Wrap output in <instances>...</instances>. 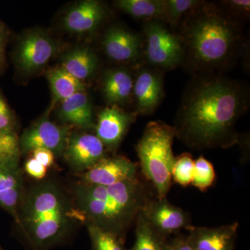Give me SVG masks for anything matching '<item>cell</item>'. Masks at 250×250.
Returning <instances> with one entry per match:
<instances>
[{
	"instance_id": "1",
	"label": "cell",
	"mask_w": 250,
	"mask_h": 250,
	"mask_svg": "<svg viewBox=\"0 0 250 250\" xmlns=\"http://www.w3.org/2000/svg\"><path fill=\"white\" fill-rule=\"evenodd\" d=\"M249 104L248 88L219 76L192 82L182 99L173 128L176 137L195 150L229 148L240 142L237 121Z\"/></svg>"
},
{
	"instance_id": "2",
	"label": "cell",
	"mask_w": 250,
	"mask_h": 250,
	"mask_svg": "<svg viewBox=\"0 0 250 250\" xmlns=\"http://www.w3.org/2000/svg\"><path fill=\"white\" fill-rule=\"evenodd\" d=\"M75 196L81 216L87 224L122 240L149 198L138 177L109 187L82 183L77 187Z\"/></svg>"
},
{
	"instance_id": "3",
	"label": "cell",
	"mask_w": 250,
	"mask_h": 250,
	"mask_svg": "<svg viewBox=\"0 0 250 250\" xmlns=\"http://www.w3.org/2000/svg\"><path fill=\"white\" fill-rule=\"evenodd\" d=\"M184 39L190 62L199 69L226 66L241 42L236 23L213 6L199 10L186 24Z\"/></svg>"
},
{
	"instance_id": "4",
	"label": "cell",
	"mask_w": 250,
	"mask_h": 250,
	"mask_svg": "<svg viewBox=\"0 0 250 250\" xmlns=\"http://www.w3.org/2000/svg\"><path fill=\"white\" fill-rule=\"evenodd\" d=\"M20 208L18 224L36 248L44 249L59 243L68 229L70 208L62 192L54 184L34 188Z\"/></svg>"
},
{
	"instance_id": "5",
	"label": "cell",
	"mask_w": 250,
	"mask_h": 250,
	"mask_svg": "<svg viewBox=\"0 0 250 250\" xmlns=\"http://www.w3.org/2000/svg\"><path fill=\"white\" fill-rule=\"evenodd\" d=\"M176 137L173 126L162 121L151 122L136 146L141 170L152 184L156 198H167L172 186L174 162L172 144Z\"/></svg>"
},
{
	"instance_id": "6",
	"label": "cell",
	"mask_w": 250,
	"mask_h": 250,
	"mask_svg": "<svg viewBox=\"0 0 250 250\" xmlns=\"http://www.w3.org/2000/svg\"><path fill=\"white\" fill-rule=\"evenodd\" d=\"M146 54L152 65L171 70L178 66L184 56L180 39L156 21L145 26Z\"/></svg>"
},
{
	"instance_id": "7",
	"label": "cell",
	"mask_w": 250,
	"mask_h": 250,
	"mask_svg": "<svg viewBox=\"0 0 250 250\" xmlns=\"http://www.w3.org/2000/svg\"><path fill=\"white\" fill-rule=\"evenodd\" d=\"M68 131V128L59 126L44 117L23 132L19 139L21 152L46 149L54 155L63 154L69 138Z\"/></svg>"
},
{
	"instance_id": "8",
	"label": "cell",
	"mask_w": 250,
	"mask_h": 250,
	"mask_svg": "<svg viewBox=\"0 0 250 250\" xmlns=\"http://www.w3.org/2000/svg\"><path fill=\"white\" fill-rule=\"evenodd\" d=\"M57 51L55 42L42 31H33L21 39L15 52L18 68L32 72L43 67Z\"/></svg>"
},
{
	"instance_id": "9",
	"label": "cell",
	"mask_w": 250,
	"mask_h": 250,
	"mask_svg": "<svg viewBox=\"0 0 250 250\" xmlns=\"http://www.w3.org/2000/svg\"><path fill=\"white\" fill-rule=\"evenodd\" d=\"M141 213L163 236L170 235L190 226L191 218L187 211L167 201V198H149Z\"/></svg>"
},
{
	"instance_id": "10",
	"label": "cell",
	"mask_w": 250,
	"mask_h": 250,
	"mask_svg": "<svg viewBox=\"0 0 250 250\" xmlns=\"http://www.w3.org/2000/svg\"><path fill=\"white\" fill-rule=\"evenodd\" d=\"M138 166L124 156L103 158L82 175V183L109 187L137 178Z\"/></svg>"
},
{
	"instance_id": "11",
	"label": "cell",
	"mask_w": 250,
	"mask_h": 250,
	"mask_svg": "<svg viewBox=\"0 0 250 250\" xmlns=\"http://www.w3.org/2000/svg\"><path fill=\"white\" fill-rule=\"evenodd\" d=\"M63 154L74 170L85 172L105 157V146L95 135H74L68 138Z\"/></svg>"
},
{
	"instance_id": "12",
	"label": "cell",
	"mask_w": 250,
	"mask_h": 250,
	"mask_svg": "<svg viewBox=\"0 0 250 250\" xmlns=\"http://www.w3.org/2000/svg\"><path fill=\"white\" fill-rule=\"evenodd\" d=\"M239 225L237 222L215 227H194L186 229L187 238L194 250H234Z\"/></svg>"
},
{
	"instance_id": "13",
	"label": "cell",
	"mask_w": 250,
	"mask_h": 250,
	"mask_svg": "<svg viewBox=\"0 0 250 250\" xmlns=\"http://www.w3.org/2000/svg\"><path fill=\"white\" fill-rule=\"evenodd\" d=\"M135 119L134 113L125 111L118 105H111L99 114L95 136L105 147L114 149L121 143Z\"/></svg>"
},
{
	"instance_id": "14",
	"label": "cell",
	"mask_w": 250,
	"mask_h": 250,
	"mask_svg": "<svg viewBox=\"0 0 250 250\" xmlns=\"http://www.w3.org/2000/svg\"><path fill=\"white\" fill-rule=\"evenodd\" d=\"M134 94L138 113L152 114L164 96L163 78L159 72L149 69L141 70L134 82Z\"/></svg>"
},
{
	"instance_id": "15",
	"label": "cell",
	"mask_w": 250,
	"mask_h": 250,
	"mask_svg": "<svg viewBox=\"0 0 250 250\" xmlns=\"http://www.w3.org/2000/svg\"><path fill=\"white\" fill-rule=\"evenodd\" d=\"M103 44L106 55L115 62H132L139 58L140 36L124 28H109L104 36Z\"/></svg>"
},
{
	"instance_id": "16",
	"label": "cell",
	"mask_w": 250,
	"mask_h": 250,
	"mask_svg": "<svg viewBox=\"0 0 250 250\" xmlns=\"http://www.w3.org/2000/svg\"><path fill=\"white\" fill-rule=\"evenodd\" d=\"M106 15L103 3L95 0L81 1L72 7L62 20L63 27L75 34L91 32L100 25Z\"/></svg>"
},
{
	"instance_id": "17",
	"label": "cell",
	"mask_w": 250,
	"mask_h": 250,
	"mask_svg": "<svg viewBox=\"0 0 250 250\" xmlns=\"http://www.w3.org/2000/svg\"><path fill=\"white\" fill-rule=\"evenodd\" d=\"M22 202V179L19 166L0 164V207L18 223Z\"/></svg>"
},
{
	"instance_id": "18",
	"label": "cell",
	"mask_w": 250,
	"mask_h": 250,
	"mask_svg": "<svg viewBox=\"0 0 250 250\" xmlns=\"http://www.w3.org/2000/svg\"><path fill=\"white\" fill-rule=\"evenodd\" d=\"M59 116L65 123L80 127L90 128L94 125L93 107L84 92L75 94L62 101Z\"/></svg>"
},
{
	"instance_id": "19",
	"label": "cell",
	"mask_w": 250,
	"mask_h": 250,
	"mask_svg": "<svg viewBox=\"0 0 250 250\" xmlns=\"http://www.w3.org/2000/svg\"><path fill=\"white\" fill-rule=\"evenodd\" d=\"M0 154L9 159L20 158L19 138L15 129L12 111L0 90Z\"/></svg>"
},
{
	"instance_id": "20",
	"label": "cell",
	"mask_w": 250,
	"mask_h": 250,
	"mask_svg": "<svg viewBox=\"0 0 250 250\" xmlns=\"http://www.w3.org/2000/svg\"><path fill=\"white\" fill-rule=\"evenodd\" d=\"M133 87L132 77L125 69L108 70L104 77L103 93L108 103L112 105L126 103L133 92Z\"/></svg>"
},
{
	"instance_id": "21",
	"label": "cell",
	"mask_w": 250,
	"mask_h": 250,
	"mask_svg": "<svg viewBox=\"0 0 250 250\" xmlns=\"http://www.w3.org/2000/svg\"><path fill=\"white\" fill-rule=\"evenodd\" d=\"M98 65V57L87 47L73 49L62 58V68L82 82L93 76Z\"/></svg>"
},
{
	"instance_id": "22",
	"label": "cell",
	"mask_w": 250,
	"mask_h": 250,
	"mask_svg": "<svg viewBox=\"0 0 250 250\" xmlns=\"http://www.w3.org/2000/svg\"><path fill=\"white\" fill-rule=\"evenodd\" d=\"M47 77L52 94L57 101H63L75 94L85 91L83 82L77 80L62 67L52 69Z\"/></svg>"
},
{
	"instance_id": "23",
	"label": "cell",
	"mask_w": 250,
	"mask_h": 250,
	"mask_svg": "<svg viewBox=\"0 0 250 250\" xmlns=\"http://www.w3.org/2000/svg\"><path fill=\"white\" fill-rule=\"evenodd\" d=\"M136 240L131 250H167L168 240L153 228L140 212L136 220Z\"/></svg>"
},
{
	"instance_id": "24",
	"label": "cell",
	"mask_w": 250,
	"mask_h": 250,
	"mask_svg": "<svg viewBox=\"0 0 250 250\" xmlns=\"http://www.w3.org/2000/svg\"><path fill=\"white\" fill-rule=\"evenodd\" d=\"M116 6L126 14L142 19L166 20L164 0H119Z\"/></svg>"
},
{
	"instance_id": "25",
	"label": "cell",
	"mask_w": 250,
	"mask_h": 250,
	"mask_svg": "<svg viewBox=\"0 0 250 250\" xmlns=\"http://www.w3.org/2000/svg\"><path fill=\"white\" fill-rule=\"evenodd\" d=\"M93 250H125L123 241L113 233L92 224H87Z\"/></svg>"
},
{
	"instance_id": "26",
	"label": "cell",
	"mask_w": 250,
	"mask_h": 250,
	"mask_svg": "<svg viewBox=\"0 0 250 250\" xmlns=\"http://www.w3.org/2000/svg\"><path fill=\"white\" fill-rule=\"evenodd\" d=\"M193 187L201 192H206L213 186L215 179V172L213 164L203 156L194 160Z\"/></svg>"
},
{
	"instance_id": "27",
	"label": "cell",
	"mask_w": 250,
	"mask_h": 250,
	"mask_svg": "<svg viewBox=\"0 0 250 250\" xmlns=\"http://www.w3.org/2000/svg\"><path fill=\"white\" fill-rule=\"evenodd\" d=\"M194 167L191 154L184 153L175 157L172 170V180L182 187H188L193 179Z\"/></svg>"
},
{
	"instance_id": "28",
	"label": "cell",
	"mask_w": 250,
	"mask_h": 250,
	"mask_svg": "<svg viewBox=\"0 0 250 250\" xmlns=\"http://www.w3.org/2000/svg\"><path fill=\"white\" fill-rule=\"evenodd\" d=\"M196 0H165L166 20L172 25L178 23L184 14L201 4Z\"/></svg>"
},
{
	"instance_id": "29",
	"label": "cell",
	"mask_w": 250,
	"mask_h": 250,
	"mask_svg": "<svg viewBox=\"0 0 250 250\" xmlns=\"http://www.w3.org/2000/svg\"><path fill=\"white\" fill-rule=\"evenodd\" d=\"M24 170L28 175L38 180L45 178L47 172V167L42 166L34 158L28 159L24 165Z\"/></svg>"
},
{
	"instance_id": "30",
	"label": "cell",
	"mask_w": 250,
	"mask_h": 250,
	"mask_svg": "<svg viewBox=\"0 0 250 250\" xmlns=\"http://www.w3.org/2000/svg\"><path fill=\"white\" fill-rule=\"evenodd\" d=\"M34 159L39 161L42 166L48 168L52 167L54 163V154L50 150L46 149H36L31 152Z\"/></svg>"
},
{
	"instance_id": "31",
	"label": "cell",
	"mask_w": 250,
	"mask_h": 250,
	"mask_svg": "<svg viewBox=\"0 0 250 250\" xmlns=\"http://www.w3.org/2000/svg\"><path fill=\"white\" fill-rule=\"evenodd\" d=\"M167 250H194L187 236H179L168 242Z\"/></svg>"
},
{
	"instance_id": "32",
	"label": "cell",
	"mask_w": 250,
	"mask_h": 250,
	"mask_svg": "<svg viewBox=\"0 0 250 250\" xmlns=\"http://www.w3.org/2000/svg\"><path fill=\"white\" fill-rule=\"evenodd\" d=\"M6 40L7 31L4 24L0 21V72L2 70L4 65Z\"/></svg>"
},
{
	"instance_id": "33",
	"label": "cell",
	"mask_w": 250,
	"mask_h": 250,
	"mask_svg": "<svg viewBox=\"0 0 250 250\" xmlns=\"http://www.w3.org/2000/svg\"><path fill=\"white\" fill-rule=\"evenodd\" d=\"M225 4L228 6L229 9L236 11V12L248 13L250 11V1L249 0H231V1H225Z\"/></svg>"
},
{
	"instance_id": "34",
	"label": "cell",
	"mask_w": 250,
	"mask_h": 250,
	"mask_svg": "<svg viewBox=\"0 0 250 250\" xmlns=\"http://www.w3.org/2000/svg\"><path fill=\"white\" fill-rule=\"evenodd\" d=\"M0 164H1V158H0Z\"/></svg>"
},
{
	"instance_id": "35",
	"label": "cell",
	"mask_w": 250,
	"mask_h": 250,
	"mask_svg": "<svg viewBox=\"0 0 250 250\" xmlns=\"http://www.w3.org/2000/svg\"><path fill=\"white\" fill-rule=\"evenodd\" d=\"M0 250H1V249H0Z\"/></svg>"
}]
</instances>
